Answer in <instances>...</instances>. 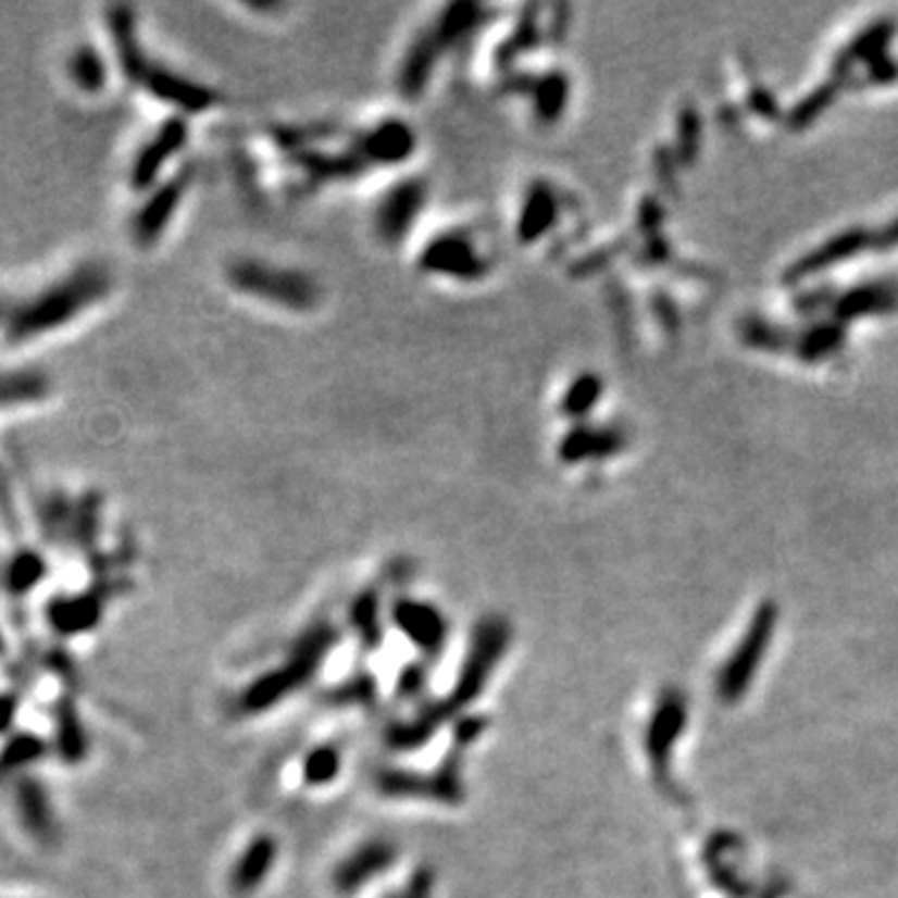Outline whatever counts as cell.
I'll use <instances>...</instances> for the list:
<instances>
[{"mask_svg": "<svg viewBox=\"0 0 898 898\" xmlns=\"http://www.w3.org/2000/svg\"><path fill=\"white\" fill-rule=\"evenodd\" d=\"M512 647V626L504 616H482L470 634L464 659L442 699L425 701L410 719L387 726L385 741L397 753L427 747L439 728L454 724L477 704Z\"/></svg>", "mask_w": 898, "mask_h": 898, "instance_id": "obj_1", "label": "cell"}, {"mask_svg": "<svg viewBox=\"0 0 898 898\" xmlns=\"http://www.w3.org/2000/svg\"><path fill=\"white\" fill-rule=\"evenodd\" d=\"M113 277L103 265H83L25 302L0 300V325L8 342H28L65 325L90 304L103 300Z\"/></svg>", "mask_w": 898, "mask_h": 898, "instance_id": "obj_2", "label": "cell"}, {"mask_svg": "<svg viewBox=\"0 0 898 898\" xmlns=\"http://www.w3.org/2000/svg\"><path fill=\"white\" fill-rule=\"evenodd\" d=\"M337 644V629L329 622H312L292 647L287 649L283 662L270 666L267 672L258 674L250 684H245L233 699V711L237 716H260L285 704L292 694L304 689L325 664L329 651Z\"/></svg>", "mask_w": 898, "mask_h": 898, "instance_id": "obj_3", "label": "cell"}, {"mask_svg": "<svg viewBox=\"0 0 898 898\" xmlns=\"http://www.w3.org/2000/svg\"><path fill=\"white\" fill-rule=\"evenodd\" d=\"M110 30H113V43L123 71L135 86L146 88L150 96L173 103L185 113H200L215 103V96L208 88L195 86L183 75L167 71L165 65L152 63V58L146 55V50L135 38V23L128 8L110 11Z\"/></svg>", "mask_w": 898, "mask_h": 898, "instance_id": "obj_4", "label": "cell"}, {"mask_svg": "<svg viewBox=\"0 0 898 898\" xmlns=\"http://www.w3.org/2000/svg\"><path fill=\"white\" fill-rule=\"evenodd\" d=\"M379 796L392 801H432L445 807H460L464 801L462 749L452 751L432 771H414L402 766L379 769L372 778Z\"/></svg>", "mask_w": 898, "mask_h": 898, "instance_id": "obj_5", "label": "cell"}, {"mask_svg": "<svg viewBox=\"0 0 898 898\" xmlns=\"http://www.w3.org/2000/svg\"><path fill=\"white\" fill-rule=\"evenodd\" d=\"M227 277L240 292L255 295L287 310H312L320 300V287L310 275L267 265V262L237 260L227 270Z\"/></svg>", "mask_w": 898, "mask_h": 898, "instance_id": "obj_6", "label": "cell"}, {"mask_svg": "<svg viewBox=\"0 0 898 898\" xmlns=\"http://www.w3.org/2000/svg\"><path fill=\"white\" fill-rule=\"evenodd\" d=\"M400 861V846L385 836H372L347 851L329 871V886L337 896H354L364 891Z\"/></svg>", "mask_w": 898, "mask_h": 898, "instance_id": "obj_7", "label": "cell"}, {"mask_svg": "<svg viewBox=\"0 0 898 898\" xmlns=\"http://www.w3.org/2000/svg\"><path fill=\"white\" fill-rule=\"evenodd\" d=\"M387 620L425 659L437 657L447 647L449 622L432 601L397 597L387 609Z\"/></svg>", "mask_w": 898, "mask_h": 898, "instance_id": "obj_8", "label": "cell"}, {"mask_svg": "<svg viewBox=\"0 0 898 898\" xmlns=\"http://www.w3.org/2000/svg\"><path fill=\"white\" fill-rule=\"evenodd\" d=\"M420 267L429 275H442L472 283L487 275L489 262L482 255L472 237L462 230L442 233L432 240L420 255Z\"/></svg>", "mask_w": 898, "mask_h": 898, "instance_id": "obj_9", "label": "cell"}, {"mask_svg": "<svg viewBox=\"0 0 898 898\" xmlns=\"http://www.w3.org/2000/svg\"><path fill=\"white\" fill-rule=\"evenodd\" d=\"M277 856L279 844L273 834L260 832L252 836L250 841L242 846V851L237 853V859L230 866V874H227V888H230V894L237 898H245L260 891L277 866Z\"/></svg>", "mask_w": 898, "mask_h": 898, "instance_id": "obj_10", "label": "cell"}, {"mask_svg": "<svg viewBox=\"0 0 898 898\" xmlns=\"http://www.w3.org/2000/svg\"><path fill=\"white\" fill-rule=\"evenodd\" d=\"M427 200L425 185L417 180H407L395 185L377 205L375 225L385 242H400L414 225V217L422 213Z\"/></svg>", "mask_w": 898, "mask_h": 898, "instance_id": "obj_11", "label": "cell"}, {"mask_svg": "<svg viewBox=\"0 0 898 898\" xmlns=\"http://www.w3.org/2000/svg\"><path fill=\"white\" fill-rule=\"evenodd\" d=\"M185 142H188V125H185V121H180V117L167 121L163 128L140 148L138 158H135L130 173L133 188H150V185L158 180V175L165 167L167 160L177 155V152L185 148Z\"/></svg>", "mask_w": 898, "mask_h": 898, "instance_id": "obj_12", "label": "cell"}, {"mask_svg": "<svg viewBox=\"0 0 898 898\" xmlns=\"http://www.w3.org/2000/svg\"><path fill=\"white\" fill-rule=\"evenodd\" d=\"M190 188V171L177 173L171 180L160 185V190L152 192V198L138 210V215L133 220V235L140 245L155 242L158 235H163V230L171 223V217L175 215L177 205L185 198V192Z\"/></svg>", "mask_w": 898, "mask_h": 898, "instance_id": "obj_13", "label": "cell"}, {"mask_svg": "<svg viewBox=\"0 0 898 898\" xmlns=\"http://www.w3.org/2000/svg\"><path fill=\"white\" fill-rule=\"evenodd\" d=\"M414 133L400 121H385L362 138V158L379 165L404 163L414 152Z\"/></svg>", "mask_w": 898, "mask_h": 898, "instance_id": "obj_14", "label": "cell"}, {"mask_svg": "<svg viewBox=\"0 0 898 898\" xmlns=\"http://www.w3.org/2000/svg\"><path fill=\"white\" fill-rule=\"evenodd\" d=\"M345 753L337 744H317L302 753L298 776L304 789H327L342 776Z\"/></svg>", "mask_w": 898, "mask_h": 898, "instance_id": "obj_15", "label": "cell"}, {"mask_svg": "<svg viewBox=\"0 0 898 898\" xmlns=\"http://www.w3.org/2000/svg\"><path fill=\"white\" fill-rule=\"evenodd\" d=\"M557 195L549 188L547 183H535L524 198L520 223H516V235L522 237L524 242L537 240V237L545 235L549 227L554 225L557 217Z\"/></svg>", "mask_w": 898, "mask_h": 898, "instance_id": "obj_16", "label": "cell"}, {"mask_svg": "<svg viewBox=\"0 0 898 898\" xmlns=\"http://www.w3.org/2000/svg\"><path fill=\"white\" fill-rule=\"evenodd\" d=\"M350 626L364 649H377L383 644V597L377 589H364L350 607Z\"/></svg>", "mask_w": 898, "mask_h": 898, "instance_id": "obj_17", "label": "cell"}, {"mask_svg": "<svg viewBox=\"0 0 898 898\" xmlns=\"http://www.w3.org/2000/svg\"><path fill=\"white\" fill-rule=\"evenodd\" d=\"M48 389H50V383L43 372H36V370L5 372V375H0V407L36 402L40 400V397H46Z\"/></svg>", "mask_w": 898, "mask_h": 898, "instance_id": "obj_18", "label": "cell"}, {"mask_svg": "<svg viewBox=\"0 0 898 898\" xmlns=\"http://www.w3.org/2000/svg\"><path fill=\"white\" fill-rule=\"evenodd\" d=\"M67 71H71V78L80 90L98 92L105 86L108 67H105L103 55H100L96 48L83 46L75 50V53L71 55V65H67Z\"/></svg>", "mask_w": 898, "mask_h": 898, "instance_id": "obj_19", "label": "cell"}, {"mask_svg": "<svg viewBox=\"0 0 898 898\" xmlns=\"http://www.w3.org/2000/svg\"><path fill=\"white\" fill-rule=\"evenodd\" d=\"M566 92H570V83H566L564 73H547L535 80V110L541 121H554L562 115L566 105Z\"/></svg>", "mask_w": 898, "mask_h": 898, "instance_id": "obj_20", "label": "cell"}, {"mask_svg": "<svg viewBox=\"0 0 898 898\" xmlns=\"http://www.w3.org/2000/svg\"><path fill=\"white\" fill-rule=\"evenodd\" d=\"M620 447L616 442V435L614 432H607V429H574L572 435H566L564 445H562V457L566 462H574V460H582V457L587 454H607L612 452V449Z\"/></svg>", "mask_w": 898, "mask_h": 898, "instance_id": "obj_21", "label": "cell"}, {"mask_svg": "<svg viewBox=\"0 0 898 898\" xmlns=\"http://www.w3.org/2000/svg\"><path fill=\"white\" fill-rule=\"evenodd\" d=\"M601 395V379L597 375H582L574 379V385L566 389L562 410L572 417H579V414L589 412L591 404L597 402V397Z\"/></svg>", "mask_w": 898, "mask_h": 898, "instance_id": "obj_22", "label": "cell"}, {"mask_svg": "<svg viewBox=\"0 0 898 898\" xmlns=\"http://www.w3.org/2000/svg\"><path fill=\"white\" fill-rule=\"evenodd\" d=\"M861 233H851L846 237H838L836 242H828L821 252H813L811 258H807L801 262V265H796V275H803V273H811V270H819L828 265V262H836V258H844L853 252L856 248H861L863 240H861Z\"/></svg>", "mask_w": 898, "mask_h": 898, "instance_id": "obj_23", "label": "cell"}, {"mask_svg": "<svg viewBox=\"0 0 898 898\" xmlns=\"http://www.w3.org/2000/svg\"><path fill=\"white\" fill-rule=\"evenodd\" d=\"M435 896V874L427 866H417L404 884L395 891H389L385 898H432Z\"/></svg>", "mask_w": 898, "mask_h": 898, "instance_id": "obj_24", "label": "cell"}, {"mask_svg": "<svg viewBox=\"0 0 898 898\" xmlns=\"http://www.w3.org/2000/svg\"><path fill=\"white\" fill-rule=\"evenodd\" d=\"M333 699L337 704H367V701L375 699V684H372L370 676H352V682L337 686Z\"/></svg>", "mask_w": 898, "mask_h": 898, "instance_id": "obj_25", "label": "cell"}, {"mask_svg": "<svg viewBox=\"0 0 898 898\" xmlns=\"http://www.w3.org/2000/svg\"><path fill=\"white\" fill-rule=\"evenodd\" d=\"M425 666L422 664H414L410 669H404L402 672V679H400V691L402 694H412V697H417L422 691V686H425Z\"/></svg>", "mask_w": 898, "mask_h": 898, "instance_id": "obj_26", "label": "cell"}]
</instances>
